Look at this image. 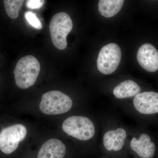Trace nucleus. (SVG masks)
<instances>
[{
    "mask_svg": "<svg viewBox=\"0 0 158 158\" xmlns=\"http://www.w3.org/2000/svg\"><path fill=\"white\" fill-rule=\"evenodd\" d=\"M40 66L37 58L31 55L21 58L14 71L15 84L21 89H27L35 84L40 72Z\"/></svg>",
    "mask_w": 158,
    "mask_h": 158,
    "instance_id": "1",
    "label": "nucleus"
},
{
    "mask_svg": "<svg viewBox=\"0 0 158 158\" xmlns=\"http://www.w3.org/2000/svg\"><path fill=\"white\" fill-rule=\"evenodd\" d=\"M62 127L64 132L81 141L90 140L95 133L93 122L85 116H73L68 117L63 122Z\"/></svg>",
    "mask_w": 158,
    "mask_h": 158,
    "instance_id": "2",
    "label": "nucleus"
},
{
    "mask_svg": "<svg viewBox=\"0 0 158 158\" xmlns=\"http://www.w3.org/2000/svg\"><path fill=\"white\" fill-rule=\"evenodd\" d=\"M73 106L71 98L59 90H51L42 95L39 108L47 115H59L70 110Z\"/></svg>",
    "mask_w": 158,
    "mask_h": 158,
    "instance_id": "3",
    "label": "nucleus"
},
{
    "mask_svg": "<svg viewBox=\"0 0 158 158\" xmlns=\"http://www.w3.org/2000/svg\"><path fill=\"white\" fill-rule=\"evenodd\" d=\"M73 23L68 14L64 12L55 15L51 20L49 29L54 45L60 50L67 47L66 37L72 30Z\"/></svg>",
    "mask_w": 158,
    "mask_h": 158,
    "instance_id": "4",
    "label": "nucleus"
},
{
    "mask_svg": "<svg viewBox=\"0 0 158 158\" xmlns=\"http://www.w3.org/2000/svg\"><path fill=\"white\" fill-rule=\"evenodd\" d=\"M121 56V49L116 44L110 43L103 47L97 59L98 70L105 75L113 73L118 68Z\"/></svg>",
    "mask_w": 158,
    "mask_h": 158,
    "instance_id": "5",
    "label": "nucleus"
},
{
    "mask_svg": "<svg viewBox=\"0 0 158 158\" xmlns=\"http://www.w3.org/2000/svg\"><path fill=\"white\" fill-rule=\"evenodd\" d=\"M27 134V128L23 124L12 125L5 128L0 132V150L6 154L12 153Z\"/></svg>",
    "mask_w": 158,
    "mask_h": 158,
    "instance_id": "6",
    "label": "nucleus"
},
{
    "mask_svg": "<svg viewBox=\"0 0 158 158\" xmlns=\"http://www.w3.org/2000/svg\"><path fill=\"white\" fill-rule=\"evenodd\" d=\"M134 107L138 112L144 115L158 113V93L154 91L142 92L134 98Z\"/></svg>",
    "mask_w": 158,
    "mask_h": 158,
    "instance_id": "7",
    "label": "nucleus"
},
{
    "mask_svg": "<svg viewBox=\"0 0 158 158\" xmlns=\"http://www.w3.org/2000/svg\"><path fill=\"white\" fill-rule=\"evenodd\" d=\"M137 59L139 65L149 72H155L158 69V51L150 44L141 46L137 52Z\"/></svg>",
    "mask_w": 158,
    "mask_h": 158,
    "instance_id": "8",
    "label": "nucleus"
},
{
    "mask_svg": "<svg viewBox=\"0 0 158 158\" xmlns=\"http://www.w3.org/2000/svg\"><path fill=\"white\" fill-rule=\"evenodd\" d=\"M130 145L132 150L141 158H152L155 153V144L146 133H142L138 138L133 137Z\"/></svg>",
    "mask_w": 158,
    "mask_h": 158,
    "instance_id": "9",
    "label": "nucleus"
},
{
    "mask_svg": "<svg viewBox=\"0 0 158 158\" xmlns=\"http://www.w3.org/2000/svg\"><path fill=\"white\" fill-rule=\"evenodd\" d=\"M127 136L126 131L123 128L109 130L103 138L104 147L108 151H119L124 147Z\"/></svg>",
    "mask_w": 158,
    "mask_h": 158,
    "instance_id": "10",
    "label": "nucleus"
},
{
    "mask_svg": "<svg viewBox=\"0 0 158 158\" xmlns=\"http://www.w3.org/2000/svg\"><path fill=\"white\" fill-rule=\"evenodd\" d=\"M65 144L59 139H51L44 143L38 152V158H63L66 153Z\"/></svg>",
    "mask_w": 158,
    "mask_h": 158,
    "instance_id": "11",
    "label": "nucleus"
},
{
    "mask_svg": "<svg viewBox=\"0 0 158 158\" xmlns=\"http://www.w3.org/2000/svg\"><path fill=\"white\" fill-rule=\"evenodd\" d=\"M141 88L135 81L128 80L121 82L114 88L113 93L116 98L124 99L135 97L140 93Z\"/></svg>",
    "mask_w": 158,
    "mask_h": 158,
    "instance_id": "12",
    "label": "nucleus"
},
{
    "mask_svg": "<svg viewBox=\"0 0 158 158\" xmlns=\"http://www.w3.org/2000/svg\"><path fill=\"white\" fill-rule=\"evenodd\" d=\"M124 2L123 0H100L98 11L104 17H113L121 10Z\"/></svg>",
    "mask_w": 158,
    "mask_h": 158,
    "instance_id": "13",
    "label": "nucleus"
},
{
    "mask_svg": "<svg viewBox=\"0 0 158 158\" xmlns=\"http://www.w3.org/2000/svg\"><path fill=\"white\" fill-rule=\"evenodd\" d=\"M4 6L6 13L10 18L15 19L19 16V11L22 7L24 1L4 0Z\"/></svg>",
    "mask_w": 158,
    "mask_h": 158,
    "instance_id": "14",
    "label": "nucleus"
},
{
    "mask_svg": "<svg viewBox=\"0 0 158 158\" xmlns=\"http://www.w3.org/2000/svg\"><path fill=\"white\" fill-rule=\"evenodd\" d=\"M24 16L27 21L34 28L37 30L42 28V23L37 18L36 14L31 11H27L25 13Z\"/></svg>",
    "mask_w": 158,
    "mask_h": 158,
    "instance_id": "15",
    "label": "nucleus"
},
{
    "mask_svg": "<svg viewBox=\"0 0 158 158\" xmlns=\"http://www.w3.org/2000/svg\"><path fill=\"white\" fill-rule=\"evenodd\" d=\"M44 1L43 0H28L27 1L26 6L29 9H39L43 6Z\"/></svg>",
    "mask_w": 158,
    "mask_h": 158,
    "instance_id": "16",
    "label": "nucleus"
}]
</instances>
